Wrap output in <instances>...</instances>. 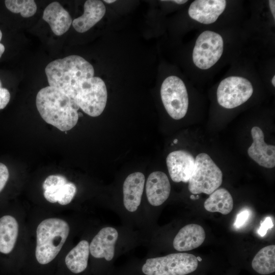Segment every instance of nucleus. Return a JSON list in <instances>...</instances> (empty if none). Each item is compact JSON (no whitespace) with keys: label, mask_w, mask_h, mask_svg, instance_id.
<instances>
[{"label":"nucleus","mask_w":275,"mask_h":275,"mask_svg":"<svg viewBox=\"0 0 275 275\" xmlns=\"http://www.w3.org/2000/svg\"><path fill=\"white\" fill-rule=\"evenodd\" d=\"M36 104L42 118L61 131L70 130L78 121L79 106L57 88L49 86L41 89L36 96Z\"/></svg>","instance_id":"1"},{"label":"nucleus","mask_w":275,"mask_h":275,"mask_svg":"<svg viewBox=\"0 0 275 275\" xmlns=\"http://www.w3.org/2000/svg\"><path fill=\"white\" fill-rule=\"evenodd\" d=\"M49 86L66 93L79 80L94 76L93 66L81 57L70 55L50 62L45 67Z\"/></svg>","instance_id":"2"},{"label":"nucleus","mask_w":275,"mask_h":275,"mask_svg":"<svg viewBox=\"0 0 275 275\" xmlns=\"http://www.w3.org/2000/svg\"><path fill=\"white\" fill-rule=\"evenodd\" d=\"M69 226L63 219L49 218L38 226L35 255L37 261L46 264L59 254L69 233Z\"/></svg>","instance_id":"3"},{"label":"nucleus","mask_w":275,"mask_h":275,"mask_svg":"<svg viewBox=\"0 0 275 275\" xmlns=\"http://www.w3.org/2000/svg\"><path fill=\"white\" fill-rule=\"evenodd\" d=\"M91 117L100 115L106 106L107 92L104 81L93 76L78 81L65 93Z\"/></svg>","instance_id":"4"},{"label":"nucleus","mask_w":275,"mask_h":275,"mask_svg":"<svg viewBox=\"0 0 275 275\" xmlns=\"http://www.w3.org/2000/svg\"><path fill=\"white\" fill-rule=\"evenodd\" d=\"M222 182L223 173L211 157L205 153L199 154L188 182L189 191L193 194L210 195L218 188Z\"/></svg>","instance_id":"5"},{"label":"nucleus","mask_w":275,"mask_h":275,"mask_svg":"<svg viewBox=\"0 0 275 275\" xmlns=\"http://www.w3.org/2000/svg\"><path fill=\"white\" fill-rule=\"evenodd\" d=\"M198 266L196 256L178 253L148 259L142 271L146 275H186L196 270Z\"/></svg>","instance_id":"6"},{"label":"nucleus","mask_w":275,"mask_h":275,"mask_svg":"<svg viewBox=\"0 0 275 275\" xmlns=\"http://www.w3.org/2000/svg\"><path fill=\"white\" fill-rule=\"evenodd\" d=\"M162 102L169 115L174 119L183 118L187 111L188 97L183 81L176 76H170L163 81L160 89Z\"/></svg>","instance_id":"7"},{"label":"nucleus","mask_w":275,"mask_h":275,"mask_svg":"<svg viewBox=\"0 0 275 275\" xmlns=\"http://www.w3.org/2000/svg\"><path fill=\"white\" fill-rule=\"evenodd\" d=\"M223 48L222 36L214 32L205 31L196 40L193 52V62L201 69H208L219 60Z\"/></svg>","instance_id":"8"},{"label":"nucleus","mask_w":275,"mask_h":275,"mask_svg":"<svg viewBox=\"0 0 275 275\" xmlns=\"http://www.w3.org/2000/svg\"><path fill=\"white\" fill-rule=\"evenodd\" d=\"M251 82L240 76H229L221 81L216 95L219 104L226 108H233L245 102L252 96Z\"/></svg>","instance_id":"9"},{"label":"nucleus","mask_w":275,"mask_h":275,"mask_svg":"<svg viewBox=\"0 0 275 275\" xmlns=\"http://www.w3.org/2000/svg\"><path fill=\"white\" fill-rule=\"evenodd\" d=\"M44 197L49 202L62 205L71 202L76 193L75 185L61 175L48 176L43 183Z\"/></svg>","instance_id":"10"},{"label":"nucleus","mask_w":275,"mask_h":275,"mask_svg":"<svg viewBox=\"0 0 275 275\" xmlns=\"http://www.w3.org/2000/svg\"><path fill=\"white\" fill-rule=\"evenodd\" d=\"M166 163L169 175L174 182L187 183L194 171L195 159L187 151L177 150L168 155Z\"/></svg>","instance_id":"11"},{"label":"nucleus","mask_w":275,"mask_h":275,"mask_svg":"<svg viewBox=\"0 0 275 275\" xmlns=\"http://www.w3.org/2000/svg\"><path fill=\"white\" fill-rule=\"evenodd\" d=\"M253 143L248 149L249 156L259 166L266 168L275 166V146L268 145L264 141L262 129L254 126L251 129Z\"/></svg>","instance_id":"12"},{"label":"nucleus","mask_w":275,"mask_h":275,"mask_svg":"<svg viewBox=\"0 0 275 275\" xmlns=\"http://www.w3.org/2000/svg\"><path fill=\"white\" fill-rule=\"evenodd\" d=\"M226 6L225 0H196L190 4L188 13L191 18L208 24L217 20Z\"/></svg>","instance_id":"13"},{"label":"nucleus","mask_w":275,"mask_h":275,"mask_svg":"<svg viewBox=\"0 0 275 275\" xmlns=\"http://www.w3.org/2000/svg\"><path fill=\"white\" fill-rule=\"evenodd\" d=\"M118 233L116 229L107 227L101 229L89 245L90 253L96 258L111 261L114 257Z\"/></svg>","instance_id":"14"},{"label":"nucleus","mask_w":275,"mask_h":275,"mask_svg":"<svg viewBox=\"0 0 275 275\" xmlns=\"http://www.w3.org/2000/svg\"><path fill=\"white\" fill-rule=\"evenodd\" d=\"M146 191L151 205L158 206L163 204L171 191V184L167 175L160 171L151 173L146 182Z\"/></svg>","instance_id":"15"},{"label":"nucleus","mask_w":275,"mask_h":275,"mask_svg":"<svg viewBox=\"0 0 275 275\" xmlns=\"http://www.w3.org/2000/svg\"><path fill=\"white\" fill-rule=\"evenodd\" d=\"M145 181V176L141 172L132 173L125 179L123 186V203L128 211L134 212L140 205Z\"/></svg>","instance_id":"16"},{"label":"nucleus","mask_w":275,"mask_h":275,"mask_svg":"<svg viewBox=\"0 0 275 275\" xmlns=\"http://www.w3.org/2000/svg\"><path fill=\"white\" fill-rule=\"evenodd\" d=\"M205 239L203 228L198 224H190L179 230L174 239L173 246L179 252L188 251L200 246Z\"/></svg>","instance_id":"17"},{"label":"nucleus","mask_w":275,"mask_h":275,"mask_svg":"<svg viewBox=\"0 0 275 275\" xmlns=\"http://www.w3.org/2000/svg\"><path fill=\"white\" fill-rule=\"evenodd\" d=\"M42 18L48 23L51 31L57 36L65 33L72 22L68 12L57 2L51 3L45 8Z\"/></svg>","instance_id":"18"},{"label":"nucleus","mask_w":275,"mask_h":275,"mask_svg":"<svg viewBox=\"0 0 275 275\" xmlns=\"http://www.w3.org/2000/svg\"><path fill=\"white\" fill-rule=\"evenodd\" d=\"M84 12L74 19L72 24L75 31L82 33L87 32L99 21L105 13V7L101 1L88 0L84 6Z\"/></svg>","instance_id":"19"},{"label":"nucleus","mask_w":275,"mask_h":275,"mask_svg":"<svg viewBox=\"0 0 275 275\" xmlns=\"http://www.w3.org/2000/svg\"><path fill=\"white\" fill-rule=\"evenodd\" d=\"M18 224L11 215L0 218V252L8 254L13 250L18 234Z\"/></svg>","instance_id":"20"},{"label":"nucleus","mask_w":275,"mask_h":275,"mask_svg":"<svg viewBox=\"0 0 275 275\" xmlns=\"http://www.w3.org/2000/svg\"><path fill=\"white\" fill-rule=\"evenodd\" d=\"M205 209L211 212L229 214L233 207V198L230 193L224 188H217L212 193L204 203Z\"/></svg>","instance_id":"21"},{"label":"nucleus","mask_w":275,"mask_h":275,"mask_svg":"<svg viewBox=\"0 0 275 275\" xmlns=\"http://www.w3.org/2000/svg\"><path fill=\"white\" fill-rule=\"evenodd\" d=\"M89 253V242L85 240L80 241L67 255L65 258L67 267L75 273L83 271L87 267Z\"/></svg>","instance_id":"22"},{"label":"nucleus","mask_w":275,"mask_h":275,"mask_svg":"<svg viewBox=\"0 0 275 275\" xmlns=\"http://www.w3.org/2000/svg\"><path fill=\"white\" fill-rule=\"evenodd\" d=\"M252 267L257 273L268 274L275 271V245L271 244L262 248L255 256Z\"/></svg>","instance_id":"23"},{"label":"nucleus","mask_w":275,"mask_h":275,"mask_svg":"<svg viewBox=\"0 0 275 275\" xmlns=\"http://www.w3.org/2000/svg\"><path fill=\"white\" fill-rule=\"evenodd\" d=\"M6 8L14 13H20L24 18L33 16L37 11V5L33 0H6Z\"/></svg>","instance_id":"24"},{"label":"nucleus","mask_w":275,"mask_h":275,"mask_svg":"<svg viewBox=\"0 0 275 275\" xmlns=\"http://www.w3.org/2000/svg\"><path fill=\"white\" fill-rule=\"evenodd\" d=\"M250 215V211L247 209H244L240 212L236 216L234 222L235 228H239L243 226L246 222L248 220Z\"/></svg>","instance_id":"25"},{"label":"nucleus","mask_w":275,"mask_h":275,"mask_svg":"<svg viewBox=\"0 0 275 275\" xmlns=\"http://www.w3.org/2000/svg\"><path fill=\"white\" fill-rule=\"evenodd\" d=\"M9 176V173L7 166L0 162V192L6 184Z\"/></svg>","instance_id":"26"},{"label":"nucleus","mask_w":275,"mask_h":275,"mask_svg":"<svg viewBox=\"0 0 275 275\" xmlns=\"http://www.w3.org/2000/svg\"><path fill=\"white\" fill-rule=\"evenodd\" d=\"M10 99L9 91L6 88L2 87L0 80V109L4 108Z\"/></svg>","instance_id":"27"},{"label":"nucleus","mask_w":275,"mask_h":275,"mask_svg":"<svg viewBox=\"0 0 275 275\" xmlns=\"http://www.w3.org/2000/svg\"><path fill=\"white\" fill-rule=\"evenodd\" d=\"M273 227V223L270 217H266L265 220L261 224V226L257 231L258 233L261 236L265 235L269 228Z\"/></svg>","instance_id":"28"},{"label":"nucleus","mask_w":275,"mask_h":275,"mask_svg":"<svg viewBox=\"0 0 275 275\" xmlns=\"http://www.w3.org/2000/svg\"><path fill=\"white\" fill-rule=\"evenodd\" d=\"M275 1L273 0L269 1V5L270 9L271 10V13L273 15V18H275Z\"/></svg>","instance_id":"29"},{"label":"nucleus","mask_w":275,"mask_h":275,"mask_svg":"<svg viewBox=\"0 0 275 275\" xmlns=\"http://www.w3.org/2000/svg\"><path fill=\"white\" fill-rule=\"evenodd\" d=\"M2 38V33L0 30V41ZM5 50V48L4 45L2 43H0V58H1L3 53L4 52Z\"/></svg>","instance_id":"30"},{"label":"nucleus","mask_w":275,"mask_h":275,"mask_svg":"<svg viewBox=\"0 0 275 275\" xmlns=\"http://www.w3.org/2000/svg\"><path fill=\"white\" fill-rule=\"evenodd\" d=\"M172 2H174L175 3H177L178 4H183L186 3L187 1L186 0L183 1V0H175V1H172Z\"/></svg>","instance_id":"31"},{"label":"nucleus","mask_w":275,"mask_h":275,"mask_svg":"<svg viewBox=\"0 0 275 275\" xmlns=\"http://www.w3.org/2000/svg\"><path fill=\"white\" fill-rule=\"evenodd\" d=\"M104 2L106 3H108V4H111V3H113L115 2H116V1H114V0H104Z\"/></svg>","instance_id":"32"},{"label":"nucleus","mask_w":275,"mask_h":275,"mask_svg":"<svg viewBox=\"0 0 275 275\" xmlns=\"http://www.w3.org/2000/svg\"><path fill=\"white\" fill-rule=\"evenodd\" d=\"M271 82H272V85L274 87L275 86V76H273Z\"/></svg>","instance_id":"33"},{"label":"nucleus","mask_w":275,"mask_h":275,"mask_svg":"<svg viewBox=\"0 0 275 275\" xmlns=\"http://www.w3.org/2000/svg\"><path fill=\"white\" fill-rule=\"evenodd\" d=\"M190 199H196V197L194 196V195H191L190 196Z\"/></svg>","instance_id":"34"},{"label":"nucleus","mask_w":275,"mask_h":275,"mask_svg":"<svg viewBox=\"0 0 275 275\" xmlns=\"http://www.w3.org/2000/svg\"><path fill=\"white\" fill-rule=\"evenodd\" d=\"M197 257V259L198 260V261H202V259L201 258L199 257Z\"/></svg>","instance_id":"35"},{"label":"nucleus","mask_w":275,"mask_h":275,"mask_svg":"<svg viewBox=\"0 0 275 275\" xmlns=\"http://www.w3.org/2000/svg\"><path fill=\"white\" fill-rule=\"evenodd\" d=\"M173 142L174 144H177L178 142V140L177 139L174 140Z\"/></svg>","instance_id":"36"}]
</instances>
